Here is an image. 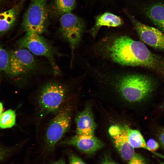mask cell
I'll return each instance as SVG.
<instances>
[{
    "label": "cell",
    "mask_w": 164,
    "mask_h": 164,
    "mask_svg": "<svg viewBox=\"0 0 164 164\" xmlns=\"http://www.w3.org/2000/svg\"><path fill=\"white\" fill-rule=\"evenodd\" d=\"M118 87L126 100L135 103L146 99L153 91L155 84L152 79L146 76L132 74L122 77L118 82Z\"/></svg>",
    "instance_id": "3957f363"
},
{
    "label": "cell",
    "mask_w": 164,
    "mask_h": 164,
    "mask_svg": "<svg viewBox=\"0 0 164 164\" xmlns=\"http://www.w3.org/2000/svg\"><path fill=\"white\" fill-rule=\"evenodd\" d=\"M122 23L123 21L120 17L111 13L105 12L96 18L94 25L90 32L93 36L95 37L103 26L117 27Z\"/></svg>",
    "instance_id": "5bb4252c"
},
{
    "label": "cell",
    "mask_w": 164,
    "mask_h": 164,
    "mask_svg": "<svg viewBox=\"0 0 164 164\" xmlns=\"http://www.w3.org/2000/svg\"><path fill=\"white\" fill-rule=\"evenodd\" d=\"M60 23V33L69 44L73 59L74 51L81 39L84 27V22L80 18L71 12L61 15Z\"/></svg>",
    "instance_id": "ba28073f"
},
{
    "label": "cell",
    "mask_w": 164,
    "mask_h": 164,
    "mask_svg": "<svg viewBox=\"0 0 164 164\" xmlns=\"http://www.w3.org/2000/svg\"><path fill=\"white\" fill-rule=\"evenodd\" d=\"M76 0H52L49 6V14L54 16L71 12L75 7Z\"/></svg>",
    "instance_id": "9a60e30c"
},
{
    "label": "cell",
    "mask_w": 164,
    "mask_h": 164,
    "mask_svg": "<svg viewBox=\"0 0 164 164\" xmlns=\"http://www.w3.org/2000/svg\"><path fill=\"white\" fill-rule=\"evenodd\" d=\"M15 110L9 109L3 112L0 115V129L11 128L16 124Z\"/></svg>",
    "instance_id": "ac0fdd59"
},
{
    "label": "cell",
    "mask_w": 164,
    "mask_h": 164,
    "mask_svg": "<svg viewBox=\"0 0 164 164\" xmlns=\"http://www.w3.org/2000/svg\"><path fill=\"white\" fill-rule=\"evenodd\" d=\"M9 54L0 46V81L2 73H9Z\"/></svg>",
    "instance_id": "d6986e66"
},
{
    "label": "cell",
    "mask_w": 164,
    "mask_h": 164,
    "mask_svg": "<svg viewBox=\"0 0 164 164\" xmlns=\"http://www.w3.org/2000/svg\"><path fill=\"white\" fill-rule=\"evenodd\" d=\"M52 164H66L64 160L60 159L54 162Z\"/></svg>",
    "instance_id": "484cf974"
},
{
    "label": "cell",
    "mask_w": 164,
    "mask_h": 164,
    "mask_svg": "<svg viewBox=\"0 0 164 164\" xmlns=\"http://www.w3.org/2000/svg\"><path fill=\"white\" fill-rule=\"evenodd\" d=\"M131 17V21L140 39L154 48L164 50V33Z\"/></svg>",
    "instance_id": "9c48e42d"
},
{
    "label": "cell",
    "mask_w": 164,
    "mask_h": 164,
    "mask_svg": "<svg viewBox=\"0 0 164 164\" xmlns=\"http://www.w3.org/2000/svg\"><path fill=\"white\" fill-rule=\"evenodd\" d=\"M127 127L125 125H113L109 128L108 133L121 157L126 161H129L135 152L134 148L128 141Z\"/></svg>",
    "instance_id": "30bf717a"
},
{
    "label": "cell",
    "mask_w": 164,
    "mask_h": 164,
    "mask_svg": "<svg viewBox=\"0 0 164 164\" xmlns=\"http://www.w3.org/2000/svg\"><path fill=\"white\" fill-rule=\"evenodd\" d=\"M160 164H164V162H160Z\"/></svg>",
    "instance_id": "83f0119b"
},
{
    "label": "cell",
    "mask_w": 164,
    "mask_h": 164,
    "mask_svg": "<svg viewBox=\"0 0 164 164\" xmlns=\"http://www.w3.org/2000/svg\"><path fill=\"white\" fill-rule=\"evenodd\" d=\"M103 49L107 57L119 64L144 67L164 74V59L152 53L140 41L121 36L105 43Z\"/></svg>",
    "instance_id": "6da1fadb"
},
{
    "label": "cell",
    "mask_w": 164,
    "mask_h": 164,
    "mask_svg": "<svg viewBox=\"0 0 164 164\" xmlns=\"http://www.w3.org/2000/svg\"><path fill=\"white\" fill-rule=\"evenodd\" d=\"M26 0H21L17 4L0 13V33L9 30L12 26Z\"/></svg>",
    "instance_id": "4fadbf2b"
},
{
    "label": "cell",
    "mask_w": 164,
    "mask_h": 164,
    "mask_svg": "<svg viewBox=\"0 0 164 164\" xmlns=\"http://www.w3.org/2000/svg\"><path fill=\"white\" fill-rule=\"evenodd\" d=\"M67 99L55 113L48 126L44 137V149L46 152L54 149L56 144L70 128L72 106L71 102Z\"/></svg>",
    "instance_id": "277c9868"
},
{
    "label": "cell",
    "mask_w": 164,
    "mask_h": 164,
    "mask_svg": "<svg viewBox=\"0 0 164 164\" xmlns=\"http://www.w3.org/2000/svg\"><path fill=\"white\" fill-rule=\"evenodd\" d=\"M158 137L161 145L164 149V128L160 131Z\"/></svg>",
    "instance_id": "cb8c5ba5"
},
{
    "label": "cell",
    "mask_w": 164,
    "mask_h": 164,
    "mask_svg": "<svg viewBox=\"0 0 164 164\" xmlns=\"http://www.w3.org/2000/svg\"><path fill=\"white\" fill-rule=\"evenodd\" d=\"M101 164H117L110 159L106 157L102 161Z\"/></svg>",
    "instance_id": "d4e9b609"
},
{
    "label": "cell",
    "mask_w": 164,
    "mask_h": 164,
    "mask_svg": "<svg viewBox=\"0 0 164 164\" xmlns=\"http://www.w3.org/2000/svg\"><path fill=\"white\" fill-rule=\"evenodd\" d=\"M18 44L20 48L26 49L32 54L46 57L50 64L54 75H60L61 71L55 60V55L56 53V49L40 35L32 31L26 32Z\"/></svg>",
    "instance_id": "5b68a950"
},
{
    "label": "cell",
    "mask_w": 164,
    "mask_h": 164,
    "mask_svg": "<svg viewBox=\"0 0 164 164\" xmlns=\"http://www.w3.org/2000/svg\"><path fill=\"white\" fill-rule=\"evenodd\" d=\"M146 12L152 21L164 32V5L159 3L152 5L147 9Z\"/></svg>",
    "instance_id": "e0dca14e"
},
{
    "label": "cell",
    "mask_w": 164,
    "mask_h": 164,
    "mask_svg": "<svg viewBox=\"0 0 164 164\" xmlns=\"http://www.w3.org/2000/svg\"><path fill=\"white\" fill-rule=\"evenodd\" d=\"M69 164H86L78 156L71 153H68Z\"/></svg>",
    "instance_id": "7402d4cb"
},
{
    "label": "cell",
    "mask_w": 164,
    "mask_h": 164,
    "mask_svg": "<svg viewBox=\"0 0 164 164\" xmlns=\"http://www.w3.org/2000/svg\"><path fill=\"white\" fill-rule=\"evenodd\" d=\"M127 134L129 143L133 148L144 149L151 152L157 156L164 158V155L152 152L149 148L143 137L138 130L133 129L127 127Z\"/></svg>",
    "instance_id": "2e32d148"
},
{
    "label": "cell",
    "mask_w": 164,
    "mask_h": 164,
    "mask_svg": "<svg viewBox=\"0 0 164 164\" xmlns=\"http://www.w3.org/2000/svg\"><path fill=\"white\" fill-rule=\"evenodd\" d=\"M76 134L94 135L96 128L91 108L88 106L79 113L75 118Z\"/></svg>",
    "instance_id": "7c38bea8"
},
{
    "label": "cell",
    "mask_w": 164,
    "mask_h": 164,
    "mask_svg": "<svg viewBox=\"0 0 164 164\" xmlns=\"http://www.w3.org/2000/svg\"><path fill=\"white\" fill-rule=\"evenodd\" d=\"M4 106L3 103L0 101V115L3 112Z\"/></svg>",
    "instance_id": "4316f807"
},
{
    "label": "cell",
    "mask_w": 164,
    "mask_h": 164,
    "mask_svg": "<svg viewBox=\"0 0 164 164\" xmlns=\"http://www.w3.org/2000/svg\"><path fill=\"white\" fill-rule=\"evenodd\" d=\"M146 144L149 148L153 152H155L159 147L158 143L153 139H149Z\"/></svg>",
    "instance_id": "603a6c76"
},
{
    "label": "cell",
    "mask_w": 164,
    "mask_h": 164,
    "mask_svg": "<svg viewBox=\"0 0 164 164\" xmlns=\"http://www.w3.org/2000/svg\"><path fill=\"white\" fill-rule=\"evenodd\" d=\"M14 149V148L0 145V161L10 155Z\"/></svg>",
    "instance_id": "ffe728a7"
},
{
    "label": "cell",
    "mask_w": 164,
    "mask_h": 164,
    "mask_svg": "<svg viewBox=\"0 0 164 164\" xmlns=\"http://www.w3.org/2000/svg\"><path fill=\"white\" fill-rule=\"evenodd\" d=\"M67 87L56 81L43 85L39 91L37 103L40 120L51 113L55 114L67 99Z\"/></svg>",
    "instance_id": "7a4b0ae2"
},
{
    "label": "cell",
    "mask_w": 164,
    "mask_h": 164,
    "mask_svg": "<svg viewBox=\"0 0 164 164\" xmlns=\"http://www.w3.org/2000/svg\"><path fill=\"white\" fill-rule=\"evenodd\" d=\"M129 164H147L144 158L139 154L135 153L129 161Z\"/></svg>",
    "instance_id": "44dd1931"
},
{
    "label": "cell",
    "mask_w": 164,
    "mask_h": 164,
    "mask_svg": "<svg viewBox=\"0 0 164 164\" xmlns=\"http://www.w3.org/2000/svg\"><path fill=\"white\" fill-rule=\"evenodd\" d=\"M39 66L33 54L26 49L20 48L9 54L8 74L11 76L29 75L38 70Z\"/></svg>",
    "instance_id": "52a82bcc"
},
{
    "label": "cell",
    "mask_w": 164,
    "mask_h": 164,
    "mask_svg": "<svg viewBox=\"0 0 164 164\" xmlns=\"http://www.w3.org/2000/svg\"><path fill=\"white\" fill-rule=\"evenodd\" d=\"M60 144L76 147L81 151L87 153H94L102 148L103 143L94 135L76 134L61 142Z\"/></svg>",
    "instance_id": "8fae6325"
},
{
    "label": "cell",
    "mask_w": 164,
    "mask_h": 164,
    "mask_svg": "<svg viewBox=\"0 0 164 164\" xmlns=\"http://www.w3.org/2000/svg\"></svg>",
    "instance_id": "f1b7e54d"
},
{
    "label": "cell",
    "mask_w": 164,
    "mask_h": 164,
    "mask_svg": "<svg viewBox=\"0 0 164 164\" xmlns=\"http://www.w3.org/2000/svg\"><path fill=\"white\" fill-rule=\"evenodd\" d=\"M49 14L47 0H31L23 16V30L41 35L47 29Z\"/></svg>",
    "instance_id": "8992f818"
}]
</instances>
